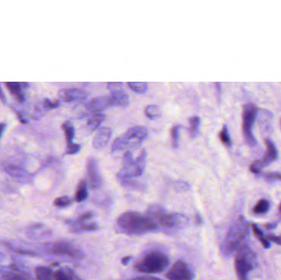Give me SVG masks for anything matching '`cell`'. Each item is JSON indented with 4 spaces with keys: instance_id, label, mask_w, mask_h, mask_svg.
Wrapping results in <instances>:
<instances>
[{
    "instance_id": "4fadbf2b",
    "label": "cell",
    "mask_w": 281,
    "mask_h": 280,
    "mask_svg": "<svg viewBox=\"0 0 281 280\" xmlns=\"http://www.w3.org/2000/svg\"><path fill=\"white\" fill-rule=\"evenodd\" d=\"M112 130L108 127H103L96 132L93 138V145L94 148L101 149L106 146L111 137Z\"/></svg>"
},
{
    "instance_id": "d6986e66",
    "label": "cell",
    "mask_w": 281,
    "mask_h": 280,
    "mask_svg": "<svg viewBox=\"0 0 281 280\" xmlns=\"http://www.w3.org/2000/svg\"><path fill=\"white\" fill-rule=\"evenodd\" d=\"M105 119V115L102 112L94 113L88 120L87 125L88 128L90 130H95L99 127L100 123L104 121Z\"/></svg>"
},
{
    "instance_id": "ee69618b",
    "label": "cell",
    "mask_w": 281,
    "mask_h": 280,
    "mask_svg": "<svg viewBox=\"0 0 281 280\" xmlns=\"http://www.w3.org/2000/svg\"><path fill=\"white\" fill-rule=\"evenodd\" d=\"M5 127H6V125L4 123H0V137L2 136V132L4 131Z\"/></svg>"
},
{
    "instance_id": "7c38bea8",
    "label": "cell",
    "mask_w": 281,
    "mask_h": 280,
    "mask_svg": "<svg viewBox=\"0 0 281 280\" xmlns=\"http://www.w3.org/2000/svg\"><path fill=\"white\" fill-rule=\"evenodd\" d=\"M112 106L109 95H101L93 98L88 103V110L94 113L101 112L102 110Z\"/></svg>"
},
{
    "instance_id": "f6af8a7d",
    "label": "cell",
    "mask_w": 281,
    "mask_h": 280,
    "mask_svg": "<svg viewBox=\"0 0 281 280\" xmlns=\"http://www.w3.org/2000/svg\"><path fill=\"white\" fill-rule=\"evenodd\" d=\"M280 211H281V206H280Z\"/></svg>"
},
{
    "instance_id": "1f68e13d",
    "label": "cell",
    "mask_w": 281,
    "mask_h": 280,
    "mask_svg": "<svg viewBox=\"0 0 281 280\" xmlns=\"http://www.w3.org/2000/svg\"><path fill=\"white\" fill-rule=\"evenodd\" d=\"M98 229V225L96 224H81L78 226V231H94Z\"/></svg>"
},
{
    "instance_id": "603a6c76",
    "label": "cell",
    "mask_w": 281,
    "mask_h": 280,
    "mask_svg": "<svg viewBox=\"0 0 281 280\" xmlns=\"http://www.w3.org/2000/svg\"><path fill=\"white\" fill-rule=\"evenodd\" d=\"M62 127L65 133L66 139H67L68 144L73 142V139L75 136V128L73 127V123L69 121H66L63 122Z\"/></svg>"
},
{
    "instance_id": "7a4b0ae2",
    "label": "cell",
    "mask_w": 281,
    "mask_h": 280,
    "mask_svg": "<svg viewBox=\"0 0 281 280\" xmlns=\"http://www.w3.org/2000/svg\"><path fill=\"white\" fill-rule=\"evenodd\" d=\"M249 234V224L243 216L238 219L231 227L226 234L223 243L224 253L230 256L242 245V241L247 239Z\"/></svg>"
},
{
    "instance_id": "8992f818",
    "label": "cell",
    "mask_w": 281,
    "mask_h": 280,
    "mask_svg": "<svg viewBox=\"0 0 281 280\" xmlns=\"http://www.w3.org/2000/svg\"><path fill=\"white\" fill-rule=\"evenodd\" d=\"M257 115V106L252 103H248L243 106L242 112V132L245 140L250 146H254L257 144L253 133L252 127L254 124L255 120Z\"/></svg>"
},
{
    "instance_id": "f35d334b",
    "label": "cell",
    "mask_w": 281,
    "mask_h": 280,
    "mask_svg": "<svg viewBox=\"0 0 281 280\" xmlns=\"http://www.w3.org/2000/svg\"><path fill=\"white\" fill-rule=\"evenodd\" d=\"M45 102H46V105H47V107L49 108L57 107V106H58V104H59L58 101H54V102H53V101H51V100H46Z\"/></svg>"
},
{
    "instance_id": "e575fe53",
    "label": "cell",
    "mask_w": 281,
    "mask_h": 280,
    "mask_svg": "<svg viewBox=\"0 0 281 280\" xmlns=\"http://www.w3.org/2000/svg\"><path fill=\"white\" fill-rule=\"evenodd\" d=\"M107 87L111 92L115 90H121L123 87V82H109L107 83Z\"/></svg>"
},
{
    "instance_id": "52a82bcc",
    "label": "cell",
    "mask_w": 281,
    "mask_h": 280,
    "mask_svg": "<svg viewBox=\"0 0 281 280\" xmlns=\"http://www.w3.org/2000/svg\"><path fill=\"white\" fill-rule=\"evenodd\" d=\"M266 145H267V150L265 152L264 157L262 160L254 161L250 165V171L255 174H259L262 168H264L265 166L268 165L272 162H274L278 157L277 146L273 143V141L267 139L266 140Z\"/></svg>"
},
{
    "instance_id": "b9f144b4",
    "label": "cell",
    "mask_w": 281,
    "mask_h": 280,
    "mask_svg": "<svg viewBox=\"0 0 281 280\" xmlns=\"http://www.w3.org/2000/svg\"><path fill=\"white\" fill-rule=\"evenodd\" d=\"M130 259H131V257H129V256L124 257V258L122 259V263L124 264V265H127L130 261Z\"/></svg>"
},
{
    "instance_id": "d6a6232c",
    "label": "cell",
    "mask_w": 281,
    "mask_h": 280,
    "mask_svg": "<svg viewBox=\"0 0 281 280\" xmlns=\"http://www.w3.org/2000/svg\"><path fill=\"white\" fill-rule=\"evenodd\" d=\"M81 146L79 144L68 143L67 145V149H66V153L72 155V154L78 153V151H80Z\"/></svg>"
},
{
    "instance_id": "8d00e7d4",
    "label": "cell",
    "mask_w": 281,
    "mask_h": 280,
    "mask_svg": "<svg viewBox=\"0 0 281 280\" xmlns=\"http://www.w3.org/2000/svg\"><path fill=\"white\" fill-rule=\"evenodd\" d=\"M267 239L270 240V241H274L276 243L281 246V236H275V235H272V234H269L267 236Z\"/></svg>"
},
{
    "instance_id": "5b68a950",
    "label": "cell",
    "mask_w": 281,
    "mask_h": 280,
    "mask_svg": "<svg viewBox=\"0 0 281 280\" xmlns=\"http://www.w3.org/2000/svg\"><path fill=\"white\" fill-rule=\"evenodd\" d=\"M148 216L155 222V224H160L161 226L168 229H175L181 226L185 217L180 214L169 213L161 206L154 205L148 210ZM158 225V224H157Z\"/></svg>"
},
{
    "instance_id": "2e32d148",
    "label": "cell",
    "mask_w": 281,
    "mask_h": 280,
    "mask_svg": "<svg viewBox=\"0 0 281 280\" xmlns=\"http://www.w3.org/2000/svg\"><path fill=\"white\" fill-rule=\"evenodd\" d=\"M88 198V184L85 180H81L76 190L75 200L77 202H82Z\"/></svg>"
},
{
    "instance_id": "7402d4cb",
    "label": "cell",
    "mask_w": 281,
    "mask_h": 280,
    "mask_svg": "<svg viewBox=\"0 0 281 280\" xmlns=\"http://www.w3.org/2000/svg\"><path fill=\"white\" fill-rule=\"evenodd\" d=\"M201 123V120L198 116H192L188 120V132L191 137H196L198 134L199 127Z\"/></svg>"
},
{
    "instance_id": "836d02e7",
    "label": "cell",
    "mask_w": 281,
    "mask_h": 280,
    "mask_svg": "<svg viewBox=\"0 0 281 280\" xmlns=\"http://www.w3.org/2000/svg\"><path fill=\"white\" fill-rule=\"evenodd\" d=\"M265 178L267 181H281V173L278 172H273V173H267L265 175Z\"/></svg>"
},
{
    "instance_id": "ab89813d",
    "label": "cell",
    "mask_w": 281,
    "mask_h": 280,
    "mask_svg": "<svg viewBox=\"0 0 281 280\" xmlns=\"http://www.w3.org/2000/svg\"><path fill=\"white\" fill-rule=\"evenodd\" d=\"M131 280H161L160 279L151 277V276H145V277H137Z\"/></svg>"
},
{
    "instance_id": "484cf974",
    "label": "cell",
    "mask_w": 281,
    "mask_h": 280,
    "mask_svg": "<svg viewBox=\"0 0 281 280\" xmlns=\"http://www.w3.org/2000/svg\"><path fill=\"white\" fill-rule=\"evenodd\" d=\"M128 85L131 90L136 91L137 93H140V94L145 92L148 88L147 83L143 82V81H129Z\"/></svg>"
},
{
    "instance_id": "ac0fdd59",
    "label": "cell",
    "mask_w": 281,
    "mask_h": 280,
    "mask_svg": "<svg viewBox=\"0 0 281 280\" xmlns=\"http://www.w3.org/2000/svg\"><path fill=\"white\" fill-rule=\"evenodd\" d=\"M7 90H9L10 93L17 99L18 101L22 102L24 100V95L22 94V86L21 84L18 82H7L5 83Z\"/></svg>"
},
{
    "instance_id": "f1b7e54d",
    "label": "cell",
    "mask_w": 281,
    "mask_h": 280,
    "mask_svg": "<svg viewBox=\"0 0 281 280\" xmlns=\"http://www.w3.org/2000/svg\"><path fill=\"white\" fill-rule=\"evenodd\" d=\"M219 136H220L221 141L224 144H226V146H231L232 145L231 136H230V133H229L228 127L226 125H224Z\"/></svg>"
},
{
    "instance_id": "6da1fadb",
    "label": "cell",
    "mask_w": 281,
    "mask_h": 280,
    "mask_svg": "<svg viewBox=\"0 0 281 280\" xmlns=\"http://www.w3.org/2000/svg\"><path fill=\"white\" fill-rule=\"evenodd\" d=\"M117 227L120 232L129 235L145 234L158 229L157 224L148 215L134 211L121 214L117 220Z\"/></svg>"
},
{
    "instance_id": "3957f363",
    "label": "cell",
    "mask_w": 281,
    "mask_h": 280,
    "mask_svg": "<svg viewBox=\"0 0 281 280\" xmlns=\"http://www.w3.org/2000/svg\"><path fill=\"white\" fill-rule=\"evenodd\" d=\"M170 261L165 254L153 251L145 254L140 261L135 265V269L140 273L158 274L165 271Z\"/></svg>"
},
{
    "instance_id": "f546056e",
    "label": "cell",
    "mask_w": 281,
    "mask_h": 280,
    "mask_svg": "<svg viewBox=\"0 0 281 280\" xmlns=\"http://www.w3.org/2000/svg\"><path fill=\"white\" fill-rule=\"evenodd\" d=\"M53 278L54 280H73L72 276L63 270H58L53 273Z\"/></svg>"
},
{
    "instance_id": "5bb4252c",
    "label": "cell",
    "mask_w": 281,
    "mask_h": 280,
    "mask_svg": "<svg viewBox=\"0 0 281 280\" xmlns=\"http://www.w3.org/2000/svg\"><path fill=\"white\" fill-rule=\"evenodd\" d=\"M88 95V92L80 88H69L60 91V97L65 101L84 100Z\"/></svg>"
},
{
    "instance_id": "d4e9b609",
    "label": "cell",
    "mask_w": 281,
    "mask_h": 280,
    "mask_svg": "<svg viewBox=\"0 0 281 280\" xmlns=\"http://www.w3.org/2000/svg\"><path fill=\"white\" fill-rule=\"evenodd\" d=\"M145 114L150 119H155L160 117L161 110L158 105H149L145 108Z\"/></svg>"
},
{
    "instance_id": "d590c367",
    "label": "cell",
    "mask_w": 281,
    "mask_h": 280,
    "mask_svg": "<svg viewBox=\"0 0 281 280\" xmlns=\"http://www.w3.org/2000/svg\"><path fill=\"white\" fill-rule=\"evenodd\" d=\"M251 226H252V231L254 233L255 236L257 237V239H262L264 237L263 232L262 231V229H260L259 227L257 226V224H251Z\"/></svg>"
},
{
    "instance_id": "7bdbcfd3",
    "label": "cell",
    "mask_w": 281,
    "mask_h": 280,
    "mask_svg": "<svg viewBox=\"0 0 281 280\" xmlns=\"http://www.w3.org/2000/svg\"><path fill=\"white\" fill-rule=\"evenodd\" d=\"M0 100L5 102V95L4 94H3V91H2L1 86H0Z\"/></svg>"
},
{
    "instance_id": "4dcf8cb0",
    "label": "cell",
    "mask_w": 281,
    "mask_h": 280,
    "mask_svg": "<svg viewBox=\"0 0 281 280\" xmlns=\"http://www.w3.org/2000/svg\"><path fill=\"white\" fill-rule=\"evenodd\" d=\"M72 200L70 198L68 197H62V198H58L54 200V205L58 207H66L68 205H71Z\"/></svg>"
},
{
    "instance_id": "ffe728a7",
    "label": "cell",
    "mask_w": 281,
    "mask_h": 280,
    "mask_svg": "<svg viewBox=\"0 0 281 280\" xmlns=\"http://www.w3.org/2000/svg\"><path fill=\"white\" fill-rule=\"evenodd\" d=\"M145 158H146V152L143 149L142 151H140V153L139 154V156H138V158L134 160L136 177H139V176L142 174L143 171L145 169Z\"/></svg>"
},
{
    "instance_id": "ba28073f",
    "label": "cell",
    "mask_w": 281,
    "mask_h": 280,
    "mask_svg": "<svg viewBox=\"0 0 281 280\" xmlns=\"http://www.w3.org/2000/svg\"><path fill=\"white\" fill-rule=\"evenodd\" d=\"M193 277L192 271L182 261H176L166 274V278L169 280H192Z\"/></svg>"
},
{
    "instance_id": "e0dca14e",
    "label": "cell",
    "mask_w": 281,
    "mask_h": 280,
    "mask_svg": "<svg viewBox=\"0 0 281 280\" xmlns=\"http://www.w3.org/2000/svg\"><path fill=\"white\" fill-rule=\"evenodd\" d=\"M53 276V271L48 267L37 266L35 269V276L37 280H52Z\"/></svg>"
},
{
    "instance_id": "83f0119b",
    "label": "cell",
    "mask_w": 281,
    "mask_h": 280,
    "mask_svg": "<svg viewBox=\"0 0 281 280\" xmlns=\"http://www.w3.org/2000/svg\"><path fill=\"white\" fill-rule=\"evenodd\" d=\"M181 128V125L175 124L171 129V140H172V145L174 147H178L179 146V142H180V132Z\"/></svg>"
},
{
    "instance_id": "cb8c5ba5",
    "label": "cell",
    "mask_w": 281,
    "mask_h": 280,
    "mask_svg": "<svg viewBox=\"0 0 281 280\" xmlns=\"http://www.w3.org/2000/svg\"><path fill=\"white\" fill-rule=\"evenodd\" d=\"M269 201L266 199H262L253 207V213L257 214H266L269 210Z\"/></svg>"
},
{
    "instance_id": "277c9868",
    "label": "cell",
    "mask_w": 281,
    "mask_h": 280,
    "mask_svg": "<svg viewBox=\"0 0 281 280\" xmlns=\"http://www.w3.org/2000/svg\"><path fill=\"white\" fill-rule=\"evenodd\" d=\"M256 256L247 245H242L235 255V271L238 280H248L247 275L254 268Z\"/></svg>"
},
{
    "instance_id": "9c48e42d",
    "label": "cell",
    "mask_w": 281,
    "mask_h": 280,
    "mask_svg": "<svg viewBox=\"0 0 281 280\" xmlns=\"http://www.w3.org/2000/svg\"><path fill=\"white\" fill-rule=\"evenodd\" d=\"M87 173L89 185L93 189H97L101 186V176L99 174V167L97 160L94 157L88 159L87 164Z\"/></svg>"
},
{
    "instance_id": "9a60e30c",
    "label": "cell",
    "mask_w": 281,
    "mask_h": 280,
    "mask_svg": "<svg viewBox=\"0 0 281 280\" xmlns=\"http://www.w3.org/2000/svg\"><path fill=\"white\" fill-rule=\"evenodd\" d=\"M109 96L112 106L125 107L129 104V95L124 90H115L111 92Z\"/></svg>"
},
{
    "instance_id": "4316f807",
    "label": "cell",
    "mask_w": 281,
    "mask_h": 280,
    "mask_svg": "<svg viewBox=\"0 0 281 280\" xmlns=\"http://www.w3.org/2000/svg\"><path fill=\"white\" fill-rule=\"evenodd\" d=\"M2 280H30L29 277L23 273L19 272H6L2 276Z\"/></svg>"
},
{
    "instance_id": "8fae6325",
    "label": "cell",
    "mask_w": 281,
    "mask_h": 280,
    "mask_svg": "<svg viewBox=\"0 0 281 280\" xmlns=\"http://www.w3.org/2000/svg\"><path fill=\"white\" fill-rule=\"evenodd\" d=\"M124 134L128 137L129 143H134L137 145L147 137L148 129L143 126H134L130 127Z\"/></svg>"
},
{
    "instance_id": "74e56055",
    "label": "cell",
    "mask_w": 281,
    "mask_h": 280,
    "mask_svg": "<svg viewBox=\"0 0 281 280\" xmlns=\"http://www.w3.org/2000/svg\"><path fill=\"white\" fill-rule=\"evenodd\" d=\"M93 217V214L90 213V212H88V213H85V214H83V215H81L79 218H78V222L84 221V220H88V219H90L91 218Z\"/></svg>"
},
{
    "instance_id": "30bf717a",
    "label": "cell",
    "mask_w": 281,
    "mask_h": 280,
    "mask_svg": "<svg viewBox=\"0 0 281 280\" xmlns=\"http://www.w3.org/2000/svg\"><path fill=\"white\" fill-rule=\"evenodd\" d=\"M51 251L56 255L67 256L73 259H81L83 257L82 251H79L78 249L74 248L70 244L65 241H58L53 244Z\"/></svg>"
},
{
    "instance_id": "60d3db41",
    "label": "cell",
    "mask_w": 281,
    "mask_h": 280,
    "mask_svg": "<svg viewBox=\"0 0 281 280\" xmlns=\"http://www.w3.org/2000/svg\"><path fill=\"white\" fill-rule=\"evenodd\" d=\"M277 226V223H272V224H268L266 225L267 229H273Z\"/></svg>"
},
{
    "instance_id": "44dd1931",
    "label": "cell",
    "mask_w": 281,
    "mask_h": 280,
    "mask_svg": "<svg viewBox=\"0 0 281 280\" xmlns=\"http://www.w3.org/2000/svg\"><path fill=\"white\" fill-rule=\"evenodd\" d=\"M130 145L129 139L126 137V135L122 134L119 137H116V139L114 140L112 143V151H118L124 150Z\"/></svg>"
}]
</instances>
